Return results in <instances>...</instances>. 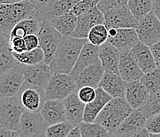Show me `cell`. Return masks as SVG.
I'll return each instance as SVG.
<instances>
[{
    "instance_id": "1",
    "label": "cell",
    "mask_w": 160,
    "mask_h": 137,
    "mask_svg": "<svg viewBox=\"0 0 160 137\" xmlns=\"http://www.w3.org/2000/svg\"><path fill=\"white\" fill-rule=\"evenodd\" d=\"M88 39L63 37L49 65L53 73L70 74Z\"/></svg>"
},
{
    "instance_id": "2",
    "label": "cell",
    "mask_w": 160,
    "mask_h": 137,
    "mask_svg": "<svg viewBox=\"0 0 160 137\" xmlns=\"http://www.w3.org/2000/svg\"><path fill=\"white\" fill-rule=\"evenodd\" d=\"M36 16H39V11L31 0L12 4L1 3L0 36L10 39L11 31L19 21Z\"/></svg>"
},
{
    "instance_id": "3",
    "label": "cell",
    "mask_w": 160,
    "mask_h": 137,
    "mask_svg": "<svg viewBox=\"0 0 160 137\" xmlns=\"http://www.w3.org/2000/svg\"><path fill=\"white\" fill-rule=\"evenodd\" d=\"M133 110L134 109L125 98H116L108 102L99 113L95 121L103 125L110 135L123 123Z\"/></svg>"
},
{
    "instance_id": "4",
    "label": "cell",
    "mask_w": 160,
    "mask_h": 137,
    "mask_svg": "<svg viewBox=\"0 0 160 137\" xmlns=\"http://www.w3.org/2000/svg\"><path fill=\"white\" fill-rule=\"evenodd\" d=\"M25 111L18 96L1 97L0 127L18 130L20 120Z\"/></svg>"
},
{
    "instance_id": "5",
    "label": "cell",
    "mask_w": 160,
    "mask_h": 137,
    "mask_svg": "<svg viewBox=\"0 0 160 137\" xmlns=\"http://www.w3.org/2000/svg\"><path fill=\"white\" fill-rule=\"evenodd\" d=\"M147 119L140 109H134L123 123L110 134V136H150L146 128Z\"/></svg>"
},
{
    "instance_id": "6",
    "label": "cell",
    "mask_w": 160,
    "mask_h": 137,
    "mask_svg": "<svg viewBox=\"0 0 160 137\" xmlns=\"http://www.w3.org/2000/svg\"><path fill=\"white\" fill-rule=\"evenodd\" d=\"M78 90L75 79L70 74L53 73L46 86V100H64L69 94Z\"/></svg>"
},
{
    "instance_id": "7",
    "label": "cell",
    "mask_w": 160,
    "mask_h": 137,
    "mask_svg": "<svg viewBox=\"0 0 160 137\" xmlns=\"http://www.w3.org/2000/svg\"><path fill=\"white\" fill-rule=\"evenodd\" d=\"M38 36L40 47L45 53V62L49 64L64 36L48 20H43Z\"/></svg>"
},
{
    "instance_id": "8",
    "label": "cell",
    "mask_w": 160,
    "mask_h": 137,
    "mask_svg": "<svg viewBox=\"0 0 160 137\" xmlns=\"http://www.w3.org/2000/svg\"><path fill=\"white\" fill-rule=\"evenodd\" d=\"M49 126L40 112H34L25 109L20 120L18 131L21 137L46 136Z\"/></svg>"
},
{
    "instance_id": "9",
    "label": "cell",
    "mask_w": 160,
    "mask_h": 137,
    "mask_svg": "<svg viewBox=\"0 0 160 137\" xmlns=\"http://www.w3.org/2000/svg\"><path fill=\"white\" fill-rule=\"evenodd\" d=\"M25 64L19 63L0 77L1 97L17 96L25 82Z\"/></svg>"
},
{
    "instance_id": "10",
    "label": "cell",
    "mask_w": 160,
    "mask_h": 137,
    "mask_svg": "<svg viewBox=\"0 0 160 137\" xmlns=\"http://www.w3.org/2000/svg\"><path fill=\"white\" fill-rule=\"evenodd\" d=\"M136 30L141 42L147 45H153L160 41V20L152 11L139 20Z\"/></svg>"
},
{
    "instance_id": "11",
    "label": "cell",
    "mask_w": 160,
    "mask_h": 137,
    "mask_svg": "<svg viewBox=\"0 0 160 137\" xmlns=\"http://www.w3.org/2000/svg\"><path fill=\"white\" fill-rule=\"evenodd\" d=\"M139 21L132 14L128 5L114 8L104 13V25L110 29L135 28Z\"/></svg>"
},
{
    "instance_id": "12",
    "label": "cell",
    "mask_w": 160,
    "mask_h": 137,
    "mask_svg": "<svg viewBox=\"0 0 160 137\" xmlns=\"http://www.w3.org/2000/svg\"><path fill=\"white\" fill-rule=\"evenodd\" d=\"M109 42L120 50V53L131 52L140 41L135 28L110 29L108 30Z\"/></svg>"
},
{
    "instance_id": "13",
    "label": "cell",
    "mask_w": 160,
    "mask_h": 137,
    "mask_svg": "<svg viewBox=\"0 0 160 137\" xmlns=\"http://www.w3.org/2000/svg\"><path fill=\"white\" fill-rule=\"evenodd\" d=\"M24 74V84L46 90L53 72L49 64L42 62L35 65H25Z\"/></svg>"
},
{
    "instance_id": "14",
    "label": "cell",
    "mask_w": 160,
    "mask_h": 137,
    "mask_svg": "<svg viewBox=\"0 0 160 137\" xmlns=\"http://www.w3.org/2000/svg\"><path fill=\"white\" fill-rule=\"evenodd\" d=\"M26 110L40 112L46 101L45 89L23 84L18 94Z\"/></svg>"
},
{
    "instance_id": "15",
    "label": "cell",
    "mask_w": 160,
    "mask_h": 137,
    "mask_svg": "<svg viewBox=\"0 0 160 137\" xmlns=\"http://www.w3.org/2000/svg\"><path fill=\"white\" fill-rule=\"evenodd\" d=\"M99 24H104V14L97 7L78 16V24L72 36L78 38L88 39L90 30Z\"/></svg>"
},
{
    "instance_id": "16",
    "label": "cell",
    "mask_w": 160,
    "mask_h": 137,
    "mask_svg": "<svg viewBox=\"0 0 160 137\" xmlns=\"http://www.w3.org/2000/svg\"><path fill=\"white\" fill-rule=\"evenodd\" d=\"M104 71H105L103 67L100 60L85 67L74 79L78 90L79 88L85 86H92L94 88L99 87Z\"/></svg>"
},
{
    "instance_id": "17",
    "label": "cell",
    "mask_w": 160,
    "mask_h": 137,
    "mask_svg": "<svg viewBox=\"0 0 160 137\" xmlns=\"http://www.w3.org/2000/svg\"><path fill=\"white\" fill-rule=\"evenodd\" d=\"M143 74L144 73L140 68L131 52L120 53L119 75L125 81L131 83V82L139 80Z\"/></svg>"
},
{
    "instance_id": "18",
    "label": "cell",
    "mask_w": 160,
    "mask_h": 137,
    "mask_svg": "<svg viewBox=\"0 0 160 137\" xmlns=\"http://www.w3.org/2000/svg\"><path fill=\"white\" fill-rule=\"evenodd\" d=\"M66 111L67 121L70 122L74 126L79 125L84 121V114L86 104L79 98L78 90L63 100Z\"/></svg>"
},
{
    "instance_id": "19",
    "label": "cell",
    "mask_w": 160,
    "mask_h": 137,
    "mask_svg": "<svg viewBox=\"0 0 160 137\" xmlns=\"http://www.w3.org/2000/svg\"><path fill=\"white\" fill-rule=\"evenodd\" d=\"M128 83L119 74L112 71H104L99 86L104 89L113 98H125Z\"/></svg>"
},
{
    "instance_id": "20",
    "label": "cell",
    "mask_w": 160,
    "mask_h": 137,
    "mask_svg": "<svg viewBox=\"0 0 160 137\" xmlns=\"http://www.w3.org/2000/svg\"><path fill=\"white\" fill-rule=\"evenodd\" d=\"M99 57L105 71L119 74L120 52L108 41L99 46Z\"/></svg>"
},
{
    "instance_id": "21",
    "label": "cell",
    "mask_w": 160,
    "mask_h": 137,
    "mask_svg": "<svg viewBox=\"0 0 160 137\" xmlns=\"http://www.w3.org/2000/svg\"><path fill=\"white\" fill-rule=\"evenodd\" d=\"M40 112L49 125L67 121L63 100H46Z\"/></svg>"
},
{
    "instance_id": "22",
    "label": "cell",
    "mask_w": 160,
    "mask_h": 137,
    "mask_svg": "<svg viewBox=\"0 0 160 137\" xmlns=\"http://www.w3.org/2000/svg\"><path fill=\"white\" fill-rule=\"evenodd\" d=\"M150 92L139 80L128 83L125 98L134 109H139L144 106L149 98Z\"/></svg>"
},
{
    "instance_id": "23",
    "label": "cell",
    "mask_w": 160,
    "mask_h": 137,
    "mask_svg": "<svg viewBox=\"0 0 160 137\" xmlns=\"http://www.w3.org/2000/svg\"><path fill=\"white\" fill-rule=\"evenodd\" d=\"M99 60V46L94 45L88 41L81 49L77 63L70 73L71 76L75 79L85 67L96 63Z\"/></svg>"
},
{
    "instance_id": "24",
    "label": "cell",
    "mask_w": 160,
    "mask_h": 137,
    "mask_svg": "<svg viewBox=\"0 0 160 137\" xmlns=\"http://www.w3.org/2000/svg\"><path fill=\"white\" fill-rule=\"evenodd\" d=\"M113 98L104 89L99 86L97 88V96L92 102L86 104L84 114V121L94 122L104 106Z\"/></svg>"
},
{
    "instance_id": "25",
    "label": "cell",
    "mask_w": 160,
    "mask_h": 137,
    "mask_svg": "<svg viewBox=\"0 0 160 137\" xmlns=\"http://www.w3.org/2000/svg\"><path fill=\"white\" fill-rule=\"evenodd\" d=\"M134 58L143 73H148L157 67L155 57L151 49V47L139 41L131 51Z\"/></svg>"
},
{
    "instance_id": "26",
    "label": "cell",
    "mask_w": 160,
    "mask_h": 137,
    "mask_svg": "<svg viewBox=\"0 0 160 137\" xmlns=\"http://www.w3.org/2000/svg\"><path fill=\"white\" fill-rule=\"evenodd\" d=\"M75 4L72 0H55L42 11H39V16L42 20L51 21L70 12Z\"/></svg>"
},
{
    "instance_id": "27",
    "label": "cell",
    "mask_w": 160,
    "mask_h": 137,
    "mask_svg": "<svg viewBox=\"0 0 160 137\" xmlns=\"http://www.w3.org/2000/svg\"><path fill=\"white\" fill-rule=\"evenodd\" d=\"M42 22V18L39 16L22 20L14 27L10 38L15 37H24L29 34H38Z\"/></svg>"
},
{
    "instance_id": "28",
    "label": "cell",
    "mask_w": 160,
    "mask_h": 137,
    "mask_svg": "<svg viewBox=\"0 0 160 137\" xmlns=\"http://www.w3.org/2000/svg\"><path fill=\"white\" fill-rule=\"evenodd\" d=\"M10 47V39L1 37L0 39V75L19 64Z\"/></svg>"
},
{
    "instance_id": "29",
    "label": "cell",
    "mask_w": 160,
    "mask_h": 137,
    "mask_svg": "<svg viewBox=\"0 0 160 137\" xmlns=\"http://www.w3.org/2000/svg\"><path fill=\"white\" fill-rule=\"evenodd\" d=\"M49 21L64 37L72 36L78 24V16L70 11Z\"/></svg>"
},
{
    "instance_id": "30",
    "label": "cell",
    "mask_w": 160,
    "mask_h": 137,
    "mask_svg": "<svg viewBox=\"0 0 160 137\" xmlns=\"http://www.w3.org/2000/svg\"><path fill=\"white\" fill-rule=\"evenodd\" d=\"M14 55L20 63L25 65H35L45 62V53L41 47L23 53H14Z\"/></svg>"
},
{
    "instance_id": "31",
    "label": "cell",
    "mask_w": 160,
    "mask_h": 137,
    "mask_svg": "<svg viewBox=\"0 0 160 137\" xmlns=\"http://www.w3.org/2000/svg\"><path fill=\"white\" fill-rule=\"evenodd\" d=\"M82 137L110 136L108 131L97 122H85L83 121L79 125Z\"/></svg>"
},
{
    "instance_id": "32",
    "label": "cell",
    "mask_w": 160,
    "mask_h": 137,
    "mask_svg": "<svg viewBox=\"0 0 160 137\" xmlns=\"http://www.w3.org/2000/svg\"><path fill=\"white\" fill-rule=\"evenodd\" d=\"M128 5L139 21L152 11L153 0H129Z\"/></svg>"
},
{
    "instance_id": "33",
    "label": "cell",
    "mask_w": 160,
    "mask_h": 137,
    "mask_svg": "<svg viewBox=\"0 0 160 137\" xmlns=\"http://www.w3.org/2000/svg\"><path fill=\"white\" fill-rule=\"evenodd\" d=\"M139 109L147 118L160 113V90L150 93L147 102Z\"/></svg>"
},
{
    "instance_id": "34",
    "label": "cell",
    "mask_w": 160,
    "mask_h": 137,
    "mask_svg": "<svg viewBox=\"0 0 160 137\" xmlns=\"http://www.w3.org/2000/svg\"><path fill=\"white\" fill-rule=\"evenodd\" d=\"M108 29L104 24H99L90 30L88 41L94 45L100 46L108 40Z\"/></svg>"
},
{
    "instance_id": "35",
    "label": "cell",
    "mask_w": 160,
    "mask_h": 137,
    "mask_svg": "<svg viewBox=\"0 0 160 137\" xmlns=\"http://www.w3.org/2000/svg\"><path fill=\"white\" fill-rule=\"evenodd\" d=\"M140 81L150 93L160 90V67H156L151 71L144 73L141 77Z\"/></svg>"
},
{
    "instance_id": "36",
    "label": "cell",
    "mask_w": 160,
    "mask_h": 137,
    "mask_svg": "<svg viewBox=\"0 0 160 137\" xmlns=\"http://www.w3.org/2000/svg\"><path fill=\"white\" fill-rule=\"evenodd\" d=\"M73 128L74 125L67 121L49 125L46 132V137L68 136L69 133Z\"/></svg>"
},
{
    "instance_id": "37",
    "label": "cell",
    "mask_w": 160,
    "mask_h": 137,
    "mask_svg": "<svg viewBox=\"0 0 160 137\" xmlns=\"http://www.w3.org/2000/svg\"><path fill=\"white\" fill-rule=\"evenodd\" d=\"M100 0H81L74 5L72 12L77 16L86 13L97 7Z\"/></svg>"
},
{
    "instance_id": "38",
    "label": "cell",
    "mask_w": 160,
    "mask_h": 137,
    "mask_svg": "<svg viewBox=\"0 0 160 137\" xmlns=\"http://www.w3.org/2000/svg\"><path fill=\"white\" fill-rule=\"evenodd\" d=\"M128 1L129 0H100L97 7L104 14L112 9L128 5Z\"/></svg>"
},
{
    "instance_id": "39",
    "label": "cell",
    "mask_w": 160,
    "mask_h": 137,
    "mask_svg": "<svg viewBox=\"0 0 160 137\" xmlns=\"http://www.w3.org/2000/svg\"><path fill=\"white\" fill-rule=\"evenodd\" d=\"M146 128L149 132L150 136H160V113L147 119Z\"/></svg>"
},
{
    "instance_id": "40",
    "label": "cell",
    "mask_w": 160,
    "mask_h": 137,
    "mask_svg": "<svg viewBox=\"0 0 160 137\" xmlns=\"http://www.w3.org/2000/svg\"><path fill=\"white\" fill-rule=\"evenodd\" d=\"M78 94L84 103L88 104L95 99L97 96V88L89 86H82L78 90Z\"/></svg>"
},
{
    "instance_id": "41",
    "label": "cell",
    "mask_w": 160,
    "mask_h": 137,
    "mask_svg": "<svg viewBox=\"0 0 160 137\" xmlns=\"http://www.w3.org/2000/svg\"><path fill=\"white\" fill-rule=\"evenodd\" d=\"M10 47L13 53H20L27 51L24 38L21 37H15L10 38Z\"/></svg>"
},
{
    "instance_id": "42",
    "label": "cell",
    "mask_w": 160,
    "mask_h": 137,
    "mask_svg": "<svg viewBox=\"0 0 160 137\" xmlns=\"http://www.w3.org/2000/svg\"><path fill=\"white\" fill-rule=\"evenodd\" d=\"M23 38H24L25 44H26L27 51L35 49L37 48L40 47L38 34H29V35L25 36Z\"/></svg>"
},
{
    "instance_id": "43",
    "label": "cell",
    "mask_w": 160,
    "mask_h": 137,
    "mask_svg": "<svg viewBox=\"0 0 160 137\" xmlns=\"http://www.w3.org/2000/svg\"><path fill=\"white\" fill-rule=\"evenodd\" d=\"M19 131L14 130L11 128L0 127V137H20Z\"/></svg>"
},
{
    "instance_id": "44",
    "label": "cell",
    "mask_w": 160,
    "mask_h": 137,
    "mask_svg": "<svg viewBox=\"0 0 160 137\" xmlns=\"http://www.w3.org/2000/svg\"><path fill=\"white\" fill-rule=\"evenodd\" d=\"M150 47H151V49L153 53L154 57H155L157 67H160V41Z\"/></svg>"
},
{
    "instance_id": "45",
    "label": "cell",
    "mask_w": 160,
    "mask_h": 137,
    "mask_svg": "<svg viewBox=\"0 0 160 137\" xmlns=\"http://www.w3.org/2000/svg\"><path fill=\"white\" fill-rule=\"evenodd\" d=\"M31 1L37 6L38 9L40 11L45 9L46 7H48L49 4L52 3L55 0H31Z\"/></svg>"
},
{
    "instance_id": "46",
    "label": "cell",
    "mask_w": 160,
    "mask_h": 137,
    "mask_svg": "<svg viewBox=\"0 0 160 137\" xmlns=\"http://www.w3.org/2000/svg\"><path fill=\"white\" fill-rule=\"evenodd\" d=\"M152 11L160 20V0H153Z\"/></svg>"
},
{
    "instance_id": "47",
    "label": "cell",
    "mask_w": 160,
    "mask_h": 137,
    "mask_svg": "<svg viewBox=\"0 0 160 137\" xmlns=\"http://www.w3.org/2000/svg\"><path fill=\"white\" fill-rule=\"evenodd\" d=\"M69 137H82V134H81V128H80L79 125L74 126L71 132L69 133Z\"/></svg>"
},
{
    "instance_id": "48",
    "label": "cell",
    "mask_w": 160,
    "mask_h": 137,
    "mask_svg": "<svg viewBox=\"0 0 160 137\" xmlns=\"http://www.w3.org/2000/svg\"><path fill=\"white\" fill-rule=\"evenodd\" d=\"M23 1H26V0H1L0 2L1 3H16V2H23Z\"/></svg>"
},
{
    "instance_id": "49",
    "label": "cell",
    "mask_w": 160,
    "mask_h": 137,
    "mask_svg": "<svg viewBox=\"0 0 160 137\" xmlns=\"http://www.w3.org/2000/svg\"><path fill=\"white\" fill-rule=\"evenodd\" d=\"M72 1H73V2H75L76 3H77V2H79V1H81V0H72Z\"/></svg>"
}]
</instances>
